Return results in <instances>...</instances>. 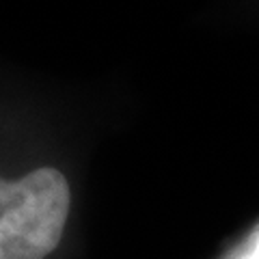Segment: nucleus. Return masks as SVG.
Segmentation results:
<instances>
[{
    "label": "nucleus",
    "mask_w": 259,
    "mask_h": 259,
    "mask_svg": "<svg viewBox=\"0 0 259 259\" xmlns=\"http://www.w3.org/2000/svg\"><path fill=\"white\" fill-rule=\"evenodd\" d=\"M69 203V184L52 166L18 182L0 177V259H46L63 238Z\"/></svg>",
    "instance_id": "f257e3e1"
},
{
    "label": "nucleus",
    "mask_w": 259,
    "mask_h": 259,
    "mask_svg": "<svg viewBox=\"0 0 259 259\" xmlns=\"http://www.w3.org/2000/svg\"><path fill=\"white\" fill-rule=\"evenodd\" d=\"M240 259H259V231L253 236V240H250V244L246 248V253L242 255Z\"/></svg>",
    "instance_id": "f03ea898"
}]
</instances>
